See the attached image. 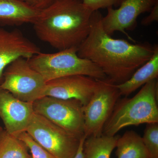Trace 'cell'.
I'll return each instance as SVG.
<instances>
[{"label":"cell","instance_id":"cell-17","mask_svg":"<svg viewBox=\"0 0 158 158\" xmlns=\"http://www.w3.org/2000/svg\"><path fill=\"white\" fill-rule=\"evenodd\" d=\"M25 143L3 129L0 134V158H32Z\"/></svg>","mask_w":158,"mask_h":158},{"label":"cell","instance_id":"cell-15","mask_svg":"<svg viewBox=\"0 0 158 158\" xmlns=\"http://www.w3.org/2000/svg\"><path fill=\"white\" fill-rule=\"evenodd\" d=\"M117 158H150L142 137L135 131H127L116 142Z\"/></svg>","mask_w":158,"mask_h":158},{"label":"cell","instance_id":"cell-8","mask_svg":"<svg viewBox=\"0 0 158 158\" xmlns=\"http://www.w3.org/2000/svg\"><path fill=\"white\" fill-rule=\"evenodd\" d=\"M120 96L116 84L107 78L97 80L93 95L84 106L86 138L102 135L105 125Z\"/></svg>","mask_w":158,"mask_h":158},{"label":"cell","instance_id":"cell-7","mask_svg":"<svg viewBox=\"0 0 158 158\" xmlns=\"http://www.w3.org/2000/svg\"><path fill=\"white\" fill-rule=\"evenodd\" d=\"M46 85L41 75L31 68L27 59L19 58L4 70L0 88L23 101L33 103L44 96Z\"/></svg>","mask_w":158,"mask_h":158},{"label":"cell","instance_id":"cell-6","mask_svg":"<svg viewBox=\"0 0 158 158\" xmlns=\"http://www.w3.org/2000/svg\"><path fill=\"white\" fill-rule=\"evenodd\" d=\"M26 132L56 158H73L82 138L34 112Z\"/></svg>","mask_w":158,"mask_h":158},{"label":"cell","instance_id":"cell-11","mask_svg":"<svg viewBox=\"0 0 158 158\" xmlns=\"http://www.w3.org/2000/svg\"><path fill=\"white\" fill-rule=\"evenodd\" d=\"M34 113L33 103L19 99L0 88V118L7 132L17 137L27 131Z\"/></svg>","mask_w":158,"mask_h":158},{"label":"cell","instance_id":"cell-18","mask_svg":"<svg viewBox=\"0 0 158 158\" xmlns=\"http://www.w3.org/2000/svg\"><path fill=\"white\" fill-rule=\"evenodd\" d=\"M142 138L150 158H158V123L147 124Z\"/></svg>","mask_w":158,"mask_h":158},{"label":"cell","instance_id":"cell-22","mask_svg":"<svg viewBox=\"0 0 158 158\" xmlns=\"http://www.w3.org/2000/svg\"><path fill=\"white\" fill-rule=\"evenodd\" d=\"M149 15L144 18L141 21V24L144 26H149L154 22L158 21V2L156 3L150 11Z\"/></svg>","mask_w":158,"mask_h":158},{"label":"cell","instance_id":"cell-14","mask_svg":"<svg viewBox=\"0 0 158 158\" xmlns=\"http://www.w3.org/2000/svg\"><path fill=\"white\" fill-rule=\"evenodd\" d=\"M154 47L150 59L141 65L127 81L117 85L121 96L127 97L138 88L158 77V46Z\"/></svg>","mask_w":158,"mask_h":158},{"label":"cell","instance_id":"cell-19","mask_svg":"<svg viewBox=\"0 0 158 158\" xmlns=\"http://www.w3.org/2000/svg\"><path fill=\"white\" fill-rule=\"evenodd\" d=\"M17 137L28 148L32 158H56L36 142L27 132L21 133Z\"/></svg>","mask_w":158,"mask_h":158},{"label":"cell","instance_id":"cell-12","mask_svg":"<svg viewBox=\"0 0 158 158\" xmlns=\"http://www.w3.org/2000/svg\"><path fill=\"white\" fill-rule=\"evenodd\" d=\"M40 48L19 30L8 31L0 27V85L7 66L19 58L28 59L39 53Z\"/></svg>","mask_w":158,"mask_h":158},{"label":"cell","instance_id":"cell-20","mask_svg":"<svg viewBox=\"0 0 158 158\" xmlns=\"http://www.w3.org/2000/svg\"><path fill=\"white\" fill-rule=\"evenodd\" d=\"M125 0H82L84 5L92 11L101 9L118 7Z\"/></svg>","mask_w":158,"mask_h":158},{"label":"cell","instance_id":"cell-9","mask_svg":"<svg viewBox=\"0 0 158 158\" xmlns=\"http://www.w3.org/2000/svg\"><path fill=\"white\" fill-rule=\"evenodd\" d=\"M158 0H125L117 9L107 8V13L102 17L103 28L111 36L116 31L126 34V30L135 27L139 15L150 12Z\"/></svg>","mask_w":158,"mask_h":158},{"label":"cell","instance_id":"cell-4","mask_svg":"<svg viewBox=\"0 0 158 158\" xmlns=\"http://www.w3.org/2000/svg\"><path fill=\"white\" fill-rule=\"evenodd\" d=\"M77 48L59 51L54 53L41 52L27 59L31 68L40 74L46 82L69 76L81 75L96 80L106 76L97 65L77 54Z\"/></svg>","mask_w":158,"mask_h":158},{"label":"cell","instance_id":"cell-1","mask_svg":"<svg viewBox=\"0 0 158 158\" xmlns=\"http://www.w3.org/2000/svg\"><path fill=\"white\" fill-rule=\"evenodd\" d=\"M102 17L99 11H94L90 32L78 47L77 54L97 65L107 78L119 85L150 59L154 47L113 38L103 28Z\"/></svg>","mask_w":158,"mask_h":158},{"label":"cell","instance_id":"cell-2","mask_svg":"<svg viewBox=\"0 0 158 158\" xmlns=\"http://www.w3.org/2000/svg\"><path fill=\"white\" fill-rule=\"evenodd\" d=\"M94 12L82 0H54L33 23L34 32L59 51L78 48L90 32Z\"/></svg>","mask_w":158,"mask_h":158},{"label":"cell","instance_id":"cell-16","mask_svg":"<svg viewBox=\"0 0 158 158\" xmlns=\"http://www.w3.org/2000/svg\"><path fill=\"white\" fill-rule=\"evenodd\" d=\"M118 137L102 135L86 138L83 149L84 158H110Z\"/></svg>","mask_w":158,"mask_h":158},{"label":"cell","instance_id":"cell-5","mask_svg":"<svg viewBox=\"0 0 158 158\" xmlns=\"http://www.w3.org/2000/svg\"><path fill=\"white\" fill-rule=\"evenodd\" d=\"M34 112L80 138L85 135L84 106L76 99L44 96L33 103Z\"/></svg>","mask_w":158,"mask_h":158},{"label":"cell","instance_id":"cell-13","mask_svg":"<svg viewBox=\"0 0 158 158\" xmlns=\"http://www.w3.org/2000/svg\"><path fill=\"white\" fill-rule=\"evenodd\" d=\"M40 11L20 0H0V24L19 26L29 23L33 24Z\"/></svg>","mask_w":158,"mask_h":158},{"label":"cell","instance_id":"cell-24","mask_svg":"<svg viewBox=\"0 0 158 158\" xmlns=\"http://www.w3.org/2000/svg\"><path fill=\"white\" fill-rule=\"evenodd\" d=\"M3 130V128L2 127L0 126V134H1V133L2 132V131Z\"/></svg>","mask_w":158,"mask_h":158},{"label":"cell","instance_id":"cell-3","mask_svg":"<svg viewBox=\"0 0 158 158\" xmlns=\"http://www.w3.org/2000/svg\"><path fill=\"white\" fill-rule=\"evenodd\" d=\"M158 80L154 79L131 98L118 100L105 125L102 135L115 136L127 127L158 123Z\"/></svg>","mask_w":158,"mask_h":158},{"label":"cell","instance_id":"cell-23","mask_svg":"<svg viewBox=\"0 0 158 158\" xmlns=\"http://www.w3.org/2000/svg\"><path fill=\"white\" fill-rule=\"evenodd\" d=\"M86 138V137L84 136L81 139L78 149L77 151L75 156H74L73 158H84L83 149H84V142H85Z\"/></svg>","mask_w":158,"mask_h":158},{"label":"cell","instance_id":"cell-10","mask_svg":"<svg viewBox=\"0 0 158 158\" xmlns=\"http://www.w3.org/2000/svg\"><path fill=\"white\" fill-rule=\"evenodd\" d=\"M96 85L97 80L86 76L62 77L46 82L44 96L76 99L85 106L93 95Z\"/></svg>","mask_w":158,"mask_h":158},{"label":"cell","instance_id":"cell-21","mask_svg":"<svg viewBox=\"0 0 158 158\" xmlns=\"http://www.w3.org/2000/svg\"><path fill=\"white\" fill-rule=\"evenodd\" d=\"M30 7L37 10H44L48 7L54 0H20Z\"/></svg>","mask_w":158,"mask_h":158}]
</instances>
